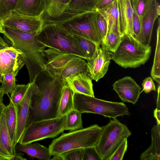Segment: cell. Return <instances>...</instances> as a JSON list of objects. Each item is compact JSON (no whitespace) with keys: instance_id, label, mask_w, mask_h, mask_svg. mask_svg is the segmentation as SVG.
I'll use <instances>...</instances> for the list:
<instances>
[{"instance_id":"6da1fadb","label":"cell","mask_w":160,"mask_h":160,"mask_svg":"<svg viewBox=\"0 0 160 160\" xmlns=\"http://www.w3.org/2000/svg\"><path fill=\"white\" fill-rule=\"evenodd\" d=\"M34 82L37 87L31 98L27 127L33 122L59 117L64 85L60 77L43 70Z\"/></svg>"},{"instance_id":"7a4b0ae2","label":"cell","mask_w":160,"mask_h":160,"mask_svg":"<svg viewBox=\"0 0 160 160\" xmlns=\"http://www.w3.org/2000/svg\"><path fill=\"white\" fill-rule=\"evenodd\" d=\"M4 29V37L22 53V57L28 71L29 82H34L39 73L46 70L44 53L46 47L37 40L38 32H24L5 26Z\"/></svg>"},{"instance_id":"3957f363","label":"cell","mask_w":160,"mask_h":160,"mask_svg":"<svg viewBox=\"0 0 160 160\" xmlns=\"http://www.w3.org/2000/svg\"><path fill=\"white\" fill-rule=\"evenodd\" d=\"M44 19L45 22L59 24L72 35L88 39L98 45L102 42L98 28L96 10L80 13L66 10L59 17Z\"/></svg>"},{"instance_id":"277c9868","label":"cell","mask_w":160,"mask_h":160,"mask_svg":"<svg viewBox=\"0 0 160 160\" xmlns=\"http://www.w3.org/2000/svg\"><path fill=\"white\" fill-rule=\"evenodd\" d=\"M102 131V127L95 124L63 133L52 141L48 147L50 153L54 156L73 149L96 146Z\"/></svg>"},{"instance_id":"5b68a950","label":"cell","mask_w":160,"mask_h":160,"mask_svg":"<svg viewBox=\"0 0 160 160\" xmlns=\"http://www.w3.org/2000/svg\"><path fill=\"white\" fill-rule=\"evenodd\" d=\"M151 47L142 44L133 36L123 35L120 44L112 53V59L124 68H136L149 60Z\"/></svg>"},{"instance_id":"8992f818","label":"cell","mask_w":160,"mask_h":160,"mask_svg":"<svg viewBox=\"0 0 160 160\" xmlns=\"http://www.w3.org/2000/svg\"><path fill=\"white\" fill-rule=\"evenodd\" d=\"M37 37L46 47L67 52L87 60L74 36L59 24L45 22Z\"/></svg>"},{"instance_id":"52a82bcc","label":"cell","mask_w":160,"mask_h":160,"mask_svg":"<svg viewBox=\"0 0 160 160\" xmlns=\"http://www.w3.org/2000/svg\"><path fill=\"white\" fill-rule=\"evenodd\" d=\"M73 101L75 109L81 113L98 114L112 118L130 114L128 108L122 102L103 100L78 93H74Z\"/></svg>"},{"instance_id":"ba28073f","label":"cell","mask_w":160,"mask_h":160,"mask_svg":"<svg viewBox=\"0 0 160 160\" xmlns=\"http://www.w3.org/2000/svg\"><path fill=\"white\" fill-rule=\"evenodd\" d=\"M102 128L96 148L102 160H107L123 141L128 138L132 133L126 125L116 118L110 120Z\"/></svg>"},{"instance_id":"9c48e42d","label":"cell","mask_w":160,"mask_h":160,"mask_svg":"<svg viewBox=\"0 0 160 160\" xmlns=\"http://www.w3.org/2000/svg\"><path fill=\"white\" fill-rule=\"evenodd\" d=\"M65 118L64 115L31 123L26 128L18 143L25 144L57 137L65 130Z\"/></svg>"},{"instance_id":"30bf717a","label":"cell","mask_w":160,"mask_h":160,"mask_svg":"<svg viewBox=\"0 0 160 160\" xmlns=\"http://www.w3.org/2000/svg\"><path fill=\"white\" fill-rule=\"evenodd\" d=\"M3 20L4 26L27 32H39L45 22L42 15H26L15 10H12Z\"/></svg>"},{"instance_id":"8fae6325","label":"cell","mask_w":160,"mask_h":160,"mask_svg":"<svg viewBox=\"0 0 160 160\" xmlns=\"http://www.w3.org/2000/svg\"><path fill=\"white\" fill-rule=\"evenodd\" d=\"M112 53L102 42L98 46L92 58L87 61L88 72L92 80L97 82L106 74L112 59Z\"/></svg>"},{"instance_id":"7c38bea8","label":"cell","mask_w":160,"mask_h":160,"mask_svg":"<svg viewBox=\"0 0 160 160\" xmlns=\"http://www.w3.org/2000/svg\"><path fill=\"white\" fill-rule=\"evenodd\" d=\"M37 87L35 82L30 83L25 95L19 103L16 113L17 124L15 138V146L18 143L27 126L31 100Z\"/></svg>"},{"instance_id":"4fadbf2b","label":"cell","mask_w":160,"mask_h":160,"mask_svg":"<svg viewBox=\"0 0 160 160\" xmlns=\"http://www.w3.org/2000/svg\"><path fill=\"white\" fill-rule=\"evenodd\" d=\"M160 14L159 4L156 0H151L147 11L140 19L141 30L135 38L142 44L150 45L154 23Z\"/></svg>"},{"instance_id":"5bb4252c","label":"cell","mask_w":160,"mask_h":160,"mask_svg":"<svg viewBox=\"0 0 160 160\" xmlns=\"http://www.w3.org/2000/svg\"><path fill=\"white\" fill-rule=\"evenodd\" d=\"M112 86L113 89L123 102L135 104L138 101L142 88L131 77H124L116 81Z\"/></svg>"},{"instance_id":"9a60e30c","label":"cell","mask_w":160,"mask_h":160,"mask_svg":"<svg viewBox=\"0 0 160 160\" xmlns=\"http://www.w3.org/2000/svg\"><path fill=\"white\" fill-rule=\"evenodd\" d=\"M22 53L12 46L0 50V73L3 75L14 71L25 63Z\"/></svg>"},{"instance_id":"2e32d148","label":"cell","mask_w":160,"mask_h":160,"mask_svg":"<svg viewBox=\"0 0 160 160\" xmlns=\"http://www.w3.org/2000/svg\"><path fill=\"white\" fill-rule=\"evenodd\" d=\"M120 33L134 37L132 20L133 10L131 0H117Z\"/></svg>"},{"instance_id":"e0dca14e","label":"cell","mask_w":160,"mask_h":160,"mask_svg":"<svg viewBox=\"0 0 160 160\" xmlns=\"http://www.w3.org/2000/svg\"><path fill=\"white\" fill-rule=\"evenodd\" d=\"M16 152L7 125L5 107L0 118V160H11Z\"/></svg>"},{"instance_id":"ac0fdd59","label":"cell","mask_w":160,"mask_h":160,"mask_svg":"<svg viewBox=\"0 0 160 160\" xmlns=\"http://www.w3.org/2000/svg\"><path fill=\"white\" fill-rule=\"evenodd\" d=\"M92 80L87 72H82L68 79L66 82L74 93L94 97Z\"/></svg>"},{"instance_id":"d6986e66","label":"cell","mask_w":160,"mask_h":160,"mask_svg":"<svg viewBox=\"0 0 160 160\" xmlns=\"http://www.w3.org/2000/svg\"><path fill=\"white\" fill-rule=\"evenodd\" d=\"M16 152H22L30 158L41 160H51V156L48 148L38 143H30L25 144L19 143L15 146Z\"/></svg>"},{"instance_id":"ffe728a7","label":"cell","mask_w":160,"mask_h":160,"mask_svg":"<svg viewBox=\"0 0 160 160\" xmlns=\"http://www.w3.org/2000/svg\"><path fill=\"white\" fill-rule=\"evenodd\" d=\"M45 9V0H18L14 10L24 14L39 16L42 15Z\"/></svg>"},{"instance_id":"44dd1931","label":"cell","mask_w":160,"mask_h":160,"mask_svg":"<svg viewBox=\"0 0 160 160\" xmlns=\"http://www.w3.org/2000/svg\"><path fill=\"white\" fill-rule=\"evenodd\" d=\"M151 132V145L141 155V160H160V124L154 126Z\"/></svg>"},{"instance_id":"7402d4cb","label":"cell","mask_w":160,"mask_h":160,"mask_svg":"<svg viewBox=\"0 0 160 160\" xmlns=\"http://www.w3.org/2000/svg\"><path fill=\"white\" fill-rule=\"evenodd\" d=\"M96 10L99 12L105 20L107 24L108 29L120 35L117 0L104 8Z\"/></svg>"},{"instance_id":"603a6c76","label":"cell","mask_w":160,"mask_h":160,"mask_svg":"<svg viewBox=\"0 0 160 160\" xmlns=\"http://www.w3.org/2000/svg\"><path fill=\"white\" fill-rule=\"evenodd\" d=\"M82 72H88L87 62L83 58L77 56L71 60L59 76L61 78L64 85L67 83L66 80Z\"/></svg>"},{"instance_id":"cb8c5ba5","label":"cell","mask_w":160,"mask_h":160,"mask_svg":"<svg viewBox=\"0 0 160 160\" xmlns=\"http://www.w3.org/2000/svg\"><path fill=\"white\" fill-rule=\"evenodd\" d=\"M74 92L67 82L63 85L60 99L58 113L59 117L66 115L75 109L73 101Z\"/></svg>"},{"instance_id":"d4e9b609","label":"cell","mask_w":160,"mask_h":160,"mask_svg":"<svg viewBox=\"0 0 160 160\" xmlns=\"http://www.w3.org/2000/svg\"><path fill=\"white\" fill-rule=\"evenodd\" d=\"M98 0H71L66 10L74 13L95 10Z\"/></svg>"},{"instance_id":"484cf974","label":"cell","mask_w":160,"mask_h":160,"mask_svg":"<svg viewBox=\"0 0 160 160\" xmlns=\"http://www.w3.org/2000/svg\"><path fill=\"white\" fill-rule=\"evenodd\" d=\"M7 125L11 141L15 148V138L16 128V115L14 107L10 102L6 107Z\"/></svg>"},{"instance_id":"4316f807","label":"cell","mask_w":160,"mask_h":160,"mask_svg":"<svg viewBox=\"0 0 160 160\" xmlns=\"http://www.w3.org/2000/svg\"><path fill=\"white\" fill-rule=\"evenodd\" d=\"M82 128L81 113L75 109L66 115L65 130L72 131Z\"/></svg>"},{"instance_id":"83f0119b","label":"cell","mask_w":160,"mask_h":160,"mask_svg":"<svg viewBox=\"0 0 160 160\" xmlns=\"http://www.w3.org/2000/svg\"><path fill=\"white\" fill-rule=\"evenodd\" d=\"M22 66L17 70L2 75V81L1 86L4 94H12L16 85V76L19 71L22 68Z\"/></svg>"},{"instance_id":"f1b7e54d","label":"cell","mask_w":160,"mask_h":160,"mask_svg":"<svg viewBox=\"0 0 160 160\" xmlns=\"http://www.w3.org/2000/svg\"><path fill=\"white\" fill-rule=\"evenodd\" d=\"M158 27L157 29V41L155 54L151 74L154 80L159 84L160 83V18H158Z\"/></svg>"},{"instance_id":"f546056e","label":"cell","mask_w":160,"mask_h":160,"mask_svg":"<svg viewBox=\"0 0 160 160\" xmlns=\"http://www.w3.org/2000/svg\"><path fill=\"white\" fill-rule=\"evenodd\" d=\"M46 12L48 17L58 18L66 10L60 0H45Z\"/></svg>"},{"instance_id":"4dcf8cb0","label":"cell","mask_w":160,"mask_h":160,"mask_svg":"<svg viewBox=\"0 0 160 160\" xmlns=\"http://www.w3.org/2000/svg\"><path fill=\"white\" fill-rule=\"evenodd\" d=\"M79 46L85 54L88 61L91 59L96 52L98 45L92 41L83 38L73 35Z\"/></svg>"},{"instance_id":"1f68e13d","label":"cell","mask_w":160,"mask_h":160,"mask_svg":"<svg viewBox=\"0 0 160 160\" xmlns=\"http://www.w3.org/2000/svg\"><path fill=\"white\" fill-rule=\"evenodd\" d=\"M30 83L27 84H16L15 88L11 95L10 97L9 95L10 102L13 105L16 113L19 102L21 100L26 92L29 88Z\"/></svg>"},{"instance_id":"d6a6232c","label":"cell","mask_w":160,"mask_h":160,"mask_svg":"<svg viewBox=\"0 0 160 160\" xmlns=\"http://www.w3.org/2000/svg\"><path fill=\"white\" fill-rule=\"evenodd\" d=\"M121 36L118 33L108 29L103 42L107 49L111 52H114L118 47L121 40Z\"/></svg>"},{"instance_id":"836d02e7","label":"cell","mask_w":160,"mask_h":160,"mask_svg":"<svg viewBox=\"0 0 160 160\" xmlns=\"http://www.w3.org/2000/svg\"><path fill=\"white\" fill-rule=\"evenodd\" d=\"M18 0H0V18L4 19L14 10Z\"/></svg>"},{"instance_id":"e575fe53","label":"cell","mask_w":160,"mask_h":160,"mask_svg":"<svg viewBox=\"0 0 160 160\" xmlns=\"http://www.w3.org/2000/svg\"><path fill=\"white\" fill-rule=\"evenodd\" d=\"M151 0H137L132 3L134 11L138 15L140 19L147 11Z\"/></svg>"},{"instance_id":"d590c367","label":"cell","mask_w":160,"mask_h":160,"mask_svg":"<svg viewBox=\"0 0 160 160\" xmlns=\"http://www.w3.org/2000/svg\"><path fill=\"white\" fill-rule=\"evenodd\" d=\"M84 148H79L65 152L61 155L63 160H83Z\"/></svg>"},{"instance_id":"8d00e7d4","label":"cell","mask_w":160,"mask_h":160,"mask_svg":"<svg viewBox=\"0 0 160 160\" xmlns=\"http://www.w3.org/2000/svg\"><path fill=\"white\" fill-rule=\"evenodd\" d=\"M127 138L124 139L107 160H122L128 148Z\"/></svg>"},{"instance_id":"74e56055","label":"cell","mask_w":160,"mask_h":160,"mask_svg":"<svg viewBox=\"0 0 160 160\" xmlns=\"http://www.w3.org/2000/svg\"><path fill=\"white\" fill-rule=\"evenodd\" d=\"M96 14L98 28L102 38V42L105 40L107 33L108 30L107 24L103 17L96 10Z\"/></svg>"},{"instance_id":"f35d334b","label":"cell","mask_w":160,"mask_h":160,"mask_svg":"<svg viewBox=\"0 0 160 160\" xmlns=\"http://www.w3.org/2000/svg\"><path fill=\"white\" fill-rule=\"evenodd\" d=\"M83 160H102L96 146L84 148Z\"/></svg>"},{"instance_id":"ab89813d","label":"cell","mask_w":160,"mask_h":160,"mask_svg":"<svg viewBox=\"0 0 160 160\" xmlns=\"http://www.w3.org/2000/svg\"><path fill=\"white\" fill-rule=\"evenodd\" d=\"M142 90L146 93H148L152 91H156L155 85L152 78L149 77L145 78L142 83Z\"/></svg>"},{"instance_id":"60d3db41","label":"cell","mask_w":160,"mask_h":160,"mask_svg":"<svg viewBox=\"0 0 160 160\" xmlns=\"http://www.w3.org/2000/svg\"><path fill=\"white\" fill-rule=\"evenodd\" d=\"M132 24L134 36L136 38L138 35L140 31L141 23L139 17L136 12L134 10L132 17Z\"/></svg>"},{"instance_id":"b9f144b4","label":"cell","mask_w":160,"mask_h":160,"mask_svg":"<svg viewBox=\"0 0 160 160\" xmlns=\"http://www.w3.org/2000/svg\"><path fill=\"white\" fill-rule=\"evenodd\" d=\"M116 0H98L95 7V10L104 8Z\"/></svg>"},{"instance_id":"7bdbcfd3","label":"cell","mask_w":160,"mask_h":160,"mask_svg":"<svg viewBox=\"0 0 160 160\" xmlns=\"http://www.w3.org/2000/svg\"><path fill=\"white\" fill-rule=\"evenodd\" d=\"M24 154L22 152H16L12 157V160H26L27 159L23 157Z\"/></svg>"},{"instance_id":"ee69618b","label":"cell","mask_w":160,"mask_h":160,"mask_svg":"<svg viewBox=\"0 0 160 160\" xmlns=\"http://www.w3.org/2000/svg\"><path fill=\"white\" fill-rule=\"evenodd\" d=\"M8 47V44L5 42L0 35V50Z\"/></svg>"},{"instance_id":"f6af8a7d","label":"cell","mask_w":160,"mask_h":160,"mask_svg":"<svg viewBox=\"0 0 160 160\" xmlns=\"http://www.w3.org/2000/svg\"><path fill=\"white\" fill-rule=\"evenodd\" d=\"M4 27L3 19L0 18V34L1 33L3 34L5 32Z\"/></svg>"},{"instance_id":"bcb514c9","label":"cell","mask_w":160,"mask_h":160,"mask_svg":"<svg viewBox=\"0 0 160 160\" xmlns=\"http://www.w3.org/2000/svg\"><path fill=\"white\" fill-rule=\"evenodd\" d=\"M53 156L54 157L52 158H51V160H63V158L61 154L55 155Z\"/></svg>"},{"instance_id":"7dc6e473","label":"cell","mask_w":160,"mask_h":160,"mask_svg":"<svg viewBox=\"0 0 160 160\" xmlns=\"http://www.w3.org/2000/svg\"><path fill=\"white\" fill-rule=\"evenodd\" d=\"M60 1L62 5L67 9L68 4L71 0H60Z\"/></svg>"},{"instance_id":"c3c4849f","label":"cell","mask_w":160,"mask_h":160,"mask_svg":"<svg viewBox=\"0 0 160 160\" xmlns=\"http://www.w3.org/2000/svg\"><path fill=\"white\" fill-rule=\"evenodd\" d=\"M6 106L3 103V102L0 103V118L2 111Z\"/></svg>"},{"instance_id":"681fc988","label":"cell","mask_w":160,"mask_h":160,"mask_svg":"<svg viewBox=\"0 0 160 160\" xmlns=\"http://www.w3.org/2000/svg\"><path fill=\"white\" fill-rule=\"evenodd\" d=\"M4 94L0 86V103L3 102V97Z\"/></svg>"},{"instance_id":"f907efd6","label":"cell","mask_w":160,"mask_h":160,"mask_svg":"<svg viewBox=\"0 0 160 160\" xmlns=\"http://www.w3.org/2000/svg\"><path fill=\"white\" fill-rule=\"evenodd\" d=\"M2 81V76L0 73V83H1Z\"/></svg>"}]
</instances>
